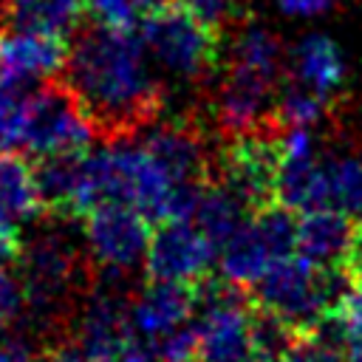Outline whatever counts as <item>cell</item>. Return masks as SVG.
Instances as JSON below:
<instances>
[{
    "mask_svg": "<svg viewBox=\"0 0 362 362\" xmlns=\"http://www.w3.org/2000/svg\"><path fill=\"white\" fill-rule=\"evenodd\" d=\"M150 51L139 31L93 23L76 34L59 82L107 141L130 139L153 124L164 107V85L156 79Z\"/></svg>",
    "mask_w": 362,
    "mask_h": 362,
    "instance_id": "6da1fadb",
    "label": "cell"
},
{
    "mask_svg": "<svg viewBox=\"0 0 362 362\" xmlns=\"http://www.w3.org/2000/svg\"><path fill=\"white\" fill-rule=\"evenodd\" d=\"M283 42L274 31L246 23L232 34L223 76L209 99L212 127L223 139L257 127H277L274 105L283 85Z\"/></svg>",
    "mask_w": 362,
    "mask_h": 362,
    "instance_id": "7a4b0ae2",
    "label": "cell"
},
{
    "mask_svg": "<svg viewBox=\"0 0 362 362\" xmlns=\"http://www.w3.org/2000/svg\"><path fill=\"white\" fill-rule=\"evenodd\" d=\"M354 288H356L354 280L345 274L339 263L320 266L291 252L274 257L249 291L255 308L272 311L286 322H291L300 334H305L325 311L348 303Z\"/></svg>",
    "mask_w": 362,
    "mask_h": 362,
    "instance_id": "3957f363",
    "label": "cell"
},
{
    "mask_svg": "<svg viewBox=\"0 0 362 362\" xmlns=\"http://www.w3.org/2000/svg\"><path fill=\"white\" fill-rule=\"evenodd\" d=\"M150 57L178 79L204 82L218 71L223 37L184 0H153L139 23Z\"/></svg>",
    "mask_w": 362,
    "mask_h": 362,
    "instance_id": "277c9868",
    "label": "cell"
},
{
    "mask_svg": "<svg viewBox=\"0 0 362 362\" xmlns=\"http://www.w3.org/2000/svg\"><path fill=\"white\" fill-rule=\"evenodd\" d=\"M252 297L229 280L195 283V362H252L257 354Z\"/></svg>",
    "mask_w": 362,
    "mask_h": 362,
    "instance_id": "5b68a950",
    "label": "cell"
},
{
    "mask_svg": "<svg viewBox=\"0 0 362 362\" xmlns=\"http://www.w3.org/2000/svg\"><path fill=\"white\" fill-rule=\"evenodd\" d=\"M280 127H257L246 133L226 136L215 150V173L223 187H229L249 212L277 204V178L283 164Z\"/></svg>",
    "mask_w": 362,
    "mask_h": 362,
    "instance_id": "8992f818",
    "label": "cell"
},
{
    "mask_svg": "<svg viewBox=\"0 0 362 362\" xmlns=\"http://www.w3.org/2000/svg\"><path fill=\"white\" fill-rule=\"evenodd\" d=\"M20 266L28 297L25 311L40 328H54L62 320L65 303L79 283V249L62 235H40L23 246Z\"/></svg>",
    "mask_w": 362,
    "mask_h": 362,
    "instance_id": "52a82bcc",
    "label": "cell"
},
{
    "mask_svg": "<svg viewBox=\"0 0 362 362\" xmlns=\"http://www.w3.org/2000/svg\"><path fill=\"white\" fill-rule=\"evenodd\" d=\"M96 139V127L82 113L74 93L57 79L42 82L28 93V122L23 153L34 158L88 153Z\"/></svg>",
    "mask_w": 362,
    "mask_h": 362,
    "instance_id": "ba28073f",
    "label": "cell"
},
{
    "mask_svg": "<svg viewBox=\"0 0 362 362\" xmlns=\"http://www.w3.org/2000/svg\"><path fill=\"white\" fill-rule=\"evenodd\" d=\"M82 238L90 263L102 274L130 277L144 266L150 249V218L130 204H102L82 218Z\"/></svg>",
    "mask_w": 362,
    "mask_h": 362,
    "instance_id": "9c48e42d",
    "label": "cell"
},
{
    "mask_svg": "<svg viewBox=\"0 0 362 362\" xmlns=\"http://www.w3.org/2000/svg\"><path fill=\"white\" fill-rule=\"evenodd\" d=\"M133 291H127V277L102 274V283L88 291L76 311L74 339L85 348L93 362H113L130 342L127 308Z\"/></svg>",
    "mask_w": 362,
    "mask_h": 362,
    "instance_id": "30bf717a",
    "label": "cell"
},
{
    "mask_svg": "<svg viewBox=\"0 0 362 362\" xmlns=\"http://www.w3.org/2000/svg\"><path fill=\"white\" fill-rule=\"evenodd\" d=\"M195 317V286L150 280L141 291L133 294L127 308L130 342L150 351L158 362L164 342L189 325Z\"/></svg>",
    "mask_w": 362,
    "mask_h": 362,
    "instance_id": "8fae6325",
    "label": "cell"
},
{
    "mask_svg": "<svg viewBox=\"0 0 362 362\" xmlns=\"http://www.w3.org/2000/svg\"><path fill=\"white\" fill-rule=\"evenodd\" d=\"M218 246L192 221H161L153 229L144 257L147 280L195 286L209 274Z\"/></svg>",
    "mask_w": 362,
    "mask_h": 362,
    "instance_id": "7c38bea8",
    "label": "cell"
},
{
    "mask_svg": "<svg viewBox=\"0 0 362 362\" xmlns=\"http://www.w3.org/2000/svg\"><path fill=\"white\" fill-rule=\"evenodd\" d=\"M71 42L65 34L0 25V85L25 88L65 71Z\"/></svg>",
    "mask_w": 362,
    "mask_h": 362,
    "instance_id": "4fadbf2b",
    "label": "cell"
},
{
    "mask_svg": "<svg viewBox=\"0 0 362 362\" xmlns=\"http://www.w3.org/2000/svg\"><path fill=\"white\" fill-rule=\"evenodd\" d=\"M141 144L175 184H206L215 173V153H209L206 130L192 119L156 124Z\"/></svg>",
    "mask_w": 362,
    "mask_h": 362,
    "instance_id": "5bb4252c",
    "label": "cell"
},
{
    "mask_svg": "<svg viewBox=\"0 0 362 362\" xmlns=\"http://www.w3.org/2000/svg\"><path fill=\"white\" fill-rule=\"evenodd\" d=\"M345 74L348 68L339 45L320 31L305 34L286 59V76L328 102H334V96L342 90Z\"/></svg>",
    "mask_w": 362,
    "mask_h": 362,
    "instance_id": "9a60e30c",
    "label": "cell"
},
{
    "mask_svg": "<svg viewBox=\"0 0 362 362\" xmlns=\"http://www.w3.org/2000/svg\"><path fill=\"white\" fill-rule=\"evenodd\" d=\"M351 218L334 206L303 212L297 221V255L320 266H337L351 238Z\"/></svg>",
    "mask_w": 362,
    "mask_h": 362,
    "instance_id": "2e32d148",
    "label": "cell"
},
{
    "mask_svg": "<svg viewBox=\"0 0 362 362\" xmlns=\"http://www.w3.org/2000/svg\"><path fill=\"white\" fill-rule=\"evenodd\" d=\"M42 212L34 164L23 153H0V226L17 229Z\"/></svg>",
    "mask_w": 362,
    "mask_h": 362,
    "instance_id": "e0dca14e",
    "label": "cell"
},
{
    "mask_svg": "<svg viewBox=\"0 0 362 362\" xmlns=\"http://www.w3.org/2000/svg\"><path fill=\"white\" fill-rule=\"evenodd\" d=\"M272 260H274V255L252 218L218 249L221 277L240 288H252L260 280V274L269 269Z\"/></svg>",
    "mask_w": 362,
    "mask_h": 362,
    "instance_id": "ac0fdd59",
    "label": "cell"
},
{
    "mask_svg": "<svg viewBox=\"0 0 362 362\" xmlns=\"http://www.w3.org/2000/svg\"><path fill=\"white\" fill-rule=\"evenodd\" d=\"M88 11V0H3L0 23L8 28L28 31H51L65 34L74 31Z\"/></svg>",
    "mask_w": 362,
    "mask_h": 362,
    "instance_id": "d6986e66",
    "label": "cell"
},
{
    "mask_svg": "<svg viewBox=\"0 0 362 362\" xmlns=\"http://www.w3.org/2000/svg\"><path fill=\"white\" fill-rule=\"evenodd\" d=\"M249 215L252 212L246 209V204L229 187H223L218 178H209L198 195V204L189 221L221 249L249 221Z\"/></svg>",
    "mask_w": 362,
    "mask_h": 362,
    "instance_id": "ffe728a7",
    "label": "cell"
},
{
    "mask_svg": "<svg viewBox=\"0 0 362 362\" xmlns=\"http://www.w3.org/2000/svg\"><path fill=\"white\" fill-rule=\"evenodd\" d=\"M328 178V206L345 212L351 221H362V147L322 153Z\"/></svg>",
    "mask_w": 362,
    "mask_h": 362,
    "instance_id": "44dd1931",
    "label": "cell"
},
{
    "mask_svg": "<svg viewBox=\"0 0 362 362\" xmlns=\"http://www.w3.org/2000/svg\"><path fill=\"white\" fill-rule=\"evenodd\" d=\"M28 122V93L0 85V153H23Z\"/></svg>",
    "mask_w": 362,
    "mask_h": 362,
    "instance_id": "7402d4cb",
    "label": "cell"
},
{
    "mask_svg": "<svg viewBox=\"0 0 362 362\" xmlns=\"http://www.w3.org/2000/svg\"><path fill=\"white\" fill-rule=\"evenodd\" d=\"M209 28H215L221 37L235 34L249 20V0H184Z\"/></svg>",
    "mask_w": 362,
    "mask_h": 362,
    "instance_id": "603a6c76",
    "label": "cell"
},
{
    "mask_svg": "<svg viewBox=\"0 0 362 362\" xmlns=\"http://www.w3.org/2000/svg\"><path fill=\"white\" fill-rule=\"evenodd\" d=\"M150 3L153 0H88V14L93 17V23L139 31V23Z\"/></svg>",
    "mask_w": 362,
    "mask_h": 362,
    "instance_id": "cb8c5ba5",
    "label": "cell"
},
{
    "mask_svg": "<svg viewBox=\"0 0 362 362\" xmlns=\"http://www.w3.org/2000/svg\"><path fill=\"white\" fill-rule=\"evenodd\" d=\"M25 305H28V297H25L23 277L3 269L0 272V331L17 325L20 314H25Z\"/></svg>",
    "mask_w": 362,
    "mask_h": 362,
    "instance_id": "d4e9b609",
    "label": "cell"
},
{
    "mask_svg": "<svg viewBox=\"0 0 362 362\" xmlns=\"http://www.w3.org/2000/svg\"><path fill=\"white\" fill-rule=\"evenodd\" d=\"M40 345L31 331H23L17 325L0 331V362H40Z\"/></svg>",
    "mask_w": 362,
    "mask_h": 362,
    "instance_id": "484cf974",
    "label": "cell"
},
{
    "mask_svg": "<svg viewBox=\"0 0 362 362\" xmlns=\"http://www.w3.org/2000/svg\"><path fill=\"white\" fill-rule=\"evenodd\" d=\"M280 362H342V351L314 339L311 334H303L283 356Z\"/></svg>",
    "mask_w": 362,
    "mask_h": 362,
    "instance_id": "4316f807",
    "label": "cell"
},
{
    "mask_svg": "<svg viewBox=\"0 0 362 362\" xmlns=\"http://www.w3.org/2000/svg\"><path fill=\"white\" fill-rule=\"evenodd\" d=\"M339 266L354 280V286L362 283V221H356V226L351 229V238H348V246H345Z\"/></svg>",
    "mask_w": 362,
    "mask_h": 362,
    "instance_id": "83f0119b",
    "label": "cell"
},
{
    "mask_svg": "<svg viewBox=\"0 0 362 362\" xmlns=\"http://www.w3.org/2000/svg\"><path fill=\"white\" fill-rule=\"evenodd\" d=\"M40 362H93V359L85 354V348H82L76 339H62V342L51 345V348L42 354Z\"/></svg>",
    "mask_w": 362,
    "mask_h": 362,
    "instance_id": "f1b7e54d",
    "label": "cell"
},
{
    "mask_svg": "<svg viewBox=\"0 0 362 362\" xmlns=\"http://www.w3.org/2000/svg\"><path fill=\"white\" fill-rule=\"evenodd\" d=\"M334 0H277V6L291 17H314L331 8Z\"/></svg>",
    "mask_w": 362,
    "mask_h": 362,
    "instance_id": "f546056e",
    "label": "cell"
},
{
    "mask_svg": "<svg viewBox=\"0 0 362 362\" xmlns=\"http://www.w3.org/2000/svg\"><path fill=\"white\" fill-rule=\"evenodd\" d=\"M20 252H23V243H20L17 229H3L0 226V272L8 269L11 263H17Z\"/></svg>",
    "mask_w": 362,
    "mask_h": 362,
    "instance_id": "4dcf8cb0",
    "label": "cell"
},
{
    "mask_svg": "<svg viewBox=\"0 0 362 362\" xmlns=\"http://www.w3.org/2000/svg\"><path fill=\"white\" fill-rule=\"evenodd\" d=\"M113 362H156V356H153L150 351H144L141 345L127 342V348L122 351V356H119V359H113Z\"/></svg>",
    "mask_w": 362,
    "mask_h": 362,
    "instance_id": "1f68e13d",
    "label": "cell"
},
{
    "mask_svg": "<svg viewBox=\"0 0 362 362\" xmlns=\"http://www.w3.org/2000/svg\"><path fill=\"white\" fill-rule=\"evenodd\" d=\"M342 362H362V325L354 331V337L348 339L345 351H342Z\"/></svg>",
    "mask_w": 362,
    "mask_h": 362,
    "instance_id": "d6a6232c",
    "label": "cell"
},
{
    "mask_svg": "<svg viewBox=\"0 0 362 362\" xmlns=\"http://www.w3.org/2000/svg\"><path fill=\"white\" fill-rule=\"evenodd\" d=\"M354 305H356V308L362 311V283H359V286L354 288Z\"/></svg>",
    "mask_w": 362,
    "mask_h": 362,
    "instance_id": "836d02e7",
    "label": "cell"
},
{
    "mask_svg": "<svg viewBox=\"0 0 362 362\" xmlns=\"http://www.w3.org/2000/svg\"><path fill=\"white\" fill-rule=\"evenodd\" d=\"M252 362H280V359H274V356H266V354H255V359Z\"/></svg>",
    "mask_w": 362,
    "mask_h": 362,
    "instance_id": "e575fe53",
    "label": "cell"
},
{
    "mask_svg": "<svg viewBox=\"0 0 362 362\" xmlns=\"http://www.w3.org/2000/svg\"><path fill=\"white\" fill-rule=\"evenodd\" d=\"M167 362H192V356L189 359H167Z\"/></svg>",
    "mask_w": 362,
    "mask_h": 362,
    "instance_id": "d590c367",
    "label": "cell"
}]
</instances>
